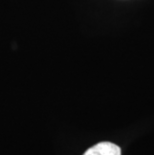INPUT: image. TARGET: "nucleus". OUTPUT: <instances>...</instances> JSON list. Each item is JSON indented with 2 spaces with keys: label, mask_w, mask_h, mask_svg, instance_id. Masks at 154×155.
<instances>
[{
  "label": "nucleus",
  "mask_w": 154,
  "mask_h": 155,
  "mask_svg": "<svg viewBox=\"0 0 154 155\" xmlns=\"http://www.w3.org/2000/svg\"><path fill=\"white\" fill-rule=\"evenodd\" d=\"M83 155H121V149L114 143L100 142L87 149Z\"/></svg>",
  "instance_id": "nucleus-1"
}]
</instances>
